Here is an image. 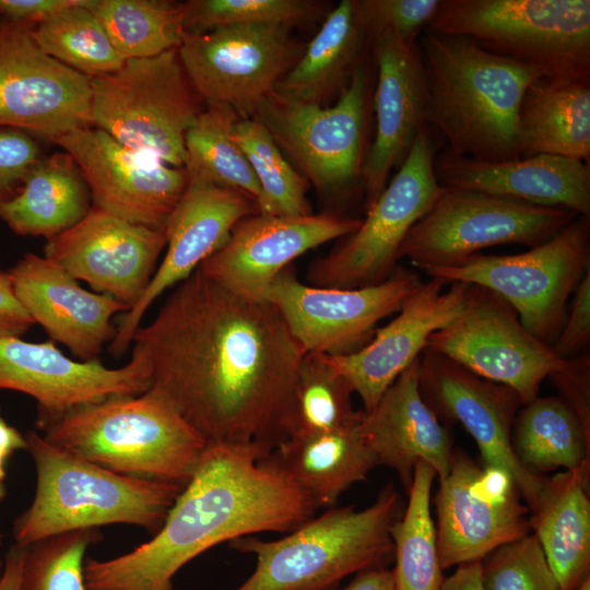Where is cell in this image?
Returning <instances> with one entry per match:
<instances>
[{"label": "cell", "mask_w": 590, "mask_h": 590, "mask_svg": "<svg viewBox=\"0 0 590 590\" xmlns=\"http://www.w3.org/2000/svg\"><path fill=\"white\" fill-rule=\"evenodd\" d=\"M132 343L150 365L149 390L208 444L263 458L286 438L305 351L271 303L238 296L197 269Z\"/></svg>", "instance_id": "1"}, {"label": "cell", "mask_w": 590, "mask_h": 590, "mask_svg": "<svg viewBox=\"0 0 590 590\" xmlns=\"http://www.w3.org/2000/svg\"><path fill=\"white\" fill-rule=\"evenodd\" d=\"M250 447L211 445L153 538L84 562L87 590H175L173 578L211 547L259 532H290L317 508Z\"/></svg>", "instance_id": "2"}, {"label": "cell", "mask_w": 590, "mask_h": 590, "mask_svg": "<svg viewBox=\"0 0 590 590\" xmlns=\"http://www.w3.org/2000/svg\"><path fill=\"white\" fill-rule=\"evenodd\" d=\"M426 90V121L450 153L482 162L521 157L518 111L542 74L493 54L465 36L424 31L417 40Z\"/></svg>", "instance_id": "3"}, {"label": "cell", "mask_w": 590, "mask_h": 590, "mask_svg": "<svg viewBox=\"0 0 590 590\" xmlns=\"http://www.w3.org/2000/svg\"><path fill=\"white\" fill-rule=\"evenodd\" d=\"M36 469L31 505L14 520V544L27 547L62 532L133 524L155 534L184 487L115 473L26 435Z\"/></svg>", "instance_id": "4"}, {"label": "cell", "mask_w": 590, "mask_h": 590, "mask_svg": "<svg viewBox=\"0 0 590 590\" xmlns=\"http://www.w3.org/2000/svg\"><path fill=\"white\" fill-rule=\"evenodd\" d=\"M403 510L389 484L370 506L331 507L284 538H237L229 546L253 554L257 563L235 590H335L350 575L387 567L393 559L390 530Z\"/></svg>", "instance_id": "5"}, {"label": "cell", "mask_w": 590, "mask_h": 590, "mask_svg": "<svg viewBox=\"0 0 590 590\" xmlns=\"http://www.w3.org/2000/svg\"><path fill=\"white\" fill-rule=\"evenodd\" d=\"M51 445L115 473L185 487L206 440L151 390L80 406L40 428Z\"/></svg>", "instance_id": "6"}, {"label": "cell", "mask_w": 590, "mask_h": 590, "mask_svg": "<svg viewBox=\"0 0 590 590\" xmlns=\"http://www.w3.org/2000/svg\"><path fill=\"white\" fill-rule=\"evenodd\" d=\"M427 30L472 38L545 78L590 81L589 0H440Z\"/></svg>", "instance_id": "7"}, {"label": "cell", "mask_w": 590, "mask_h": 590, "mask_svg": "<svg viewBox=\"0 0 590 590\" xmlns=\"http://www.w3.org/2000/svg\"><path fill=\"white\" fill-rule=\"evenodd\" d=\"M178 48L91 78V126L126 148L185 167V135L203 109Z\"/></svg>", "instance_id": "8"}, {"label": "cell", "mask_w": 590, "mask_h": 590, "mask_svg": "<svg viewBox=\"0 0 590 590\" xmlns=\"http://www.w3.org/2000/svg\"><path fill=\"white\" fill-rule=\"evenodd\" d=\"M590 270V217L579 215L552 238L516 255L475 253L427 270L447 284L484 287L508 303L523 327L552 346L567 316V303Z\"/></svg>", "instance_id": "9"}, {"label": "cell", "mask_w": 590, "mask_h": 590, "mask_svg": "<svg viewBox=\"0 0 590 590\" xmlns=\"http://www.w3.org/2000/svg\"><path fill=\"white\" fill-rule=\"evenodd\" d=\"M437 138L429 126L421 129L406 158L366 210L356 231L311 262L306 274L310 285L361 288L377 285L393 273L409 232L444 190L434 172L440 146Z\"/></svg>", "instance_id": "10"}, {"label": "cell", "mask_w": 590, "mask_h": 590, "mask_svg": "<svg viewBox=\"0 0 590 590\" xmlns=\"http://www.w3.org/2000/svg\"><path fill=\"white\" fill-rule=\"evenodd\" d=\"M579 216L571 210L483 192L445 189L413 225L400 249L416 268L457 264L497 245L530 248L552 238Z\"/></svg>", "instance_id": "11"}, {"label": "cell", "mask_w": 590, "mask_h": 590, "mask_svg": "<svg viewBox=\"0 0 590 590\" xmlns=\"http://www.w3.org/2000/svg\"><path fill=\"white\" fill-rule=\"evenodd\" d=\"M367 60L332 106L292 99L273 91L250 116L261 122L276 145L319 191L361 181L371 76Z\"/></svg>", "instance_id": "12"}, {"label": "cell", "mask_w": 590, "mask_h": 590, "mask_svg": "<svg viewBox=\"0 0 590 590\" xmlns=\"http://www.w3.org/2000/svg\"><path fill=\"white\" fill-rule=\"evenodd\" d=\"M291 30L246 24L186 33L178 55L204 105H225L250 117L304 51Z\"/></svg>", "instance_id": "13"}, {"label": "cell", "mask_w": 590, "mask_h": 590, "mask_svg": "<svg viewBox=\"0 0 590 590\" xmlns=\"http://www.w3.org/2000/svg\"><path fill=\"white\" fill-rule=\"evenodd\" d=\"M425 350L510 388L522 404L538 397L542 382L565 365L523 327L508 303L475 285L458 316L429 337Z\"/></svg>", "instance_id": "14"}, {"label": "cell", "mask_w": 590, "mask_h": 590, "mask_svg": "<svg viewBox=\"0 0 590 590\" xmlns=\"http://www.w3.org/2000/svg\"><path fill=\"white\" fill-rule=\"evenodd\" d=\"M422 283L414 271L397 268L377 285L319 287L302 283L286 268L266 300L279 310L305 353L343 356L365 346L379 321L398 312Z\"/></svg>", "instance_id": "15"}, {"label": "cell", "mask_w": 590, "mask_h": 590, "mask_svg": "<svg viewBox=\"0 0 590 590\" xmlns=\"http://www.w3.org/2000/svg\"><path fill=\"white\" fill-rule=\"evenodd\" d=\"M438 482L435 528L442 570L481 560L531 532L530 510L506 471L453 450L449 470Z\"/></svg>", "instance_id": "16"}, {"label": "cell", "mask_w": 590, "mask_h": 590, "mask_svg": "<svg viewBox=\"0 0 590 590\" xmlns=\"http://www.w3.org/2000/svg\"><path fill=\"white\" fill-rule=\"evenodd\" d=\"M32 26L0 21V128L51 141L91 126V78L45 54Z\"/></svg>", "instance_id": "17"}, {"label": "cell", "mask_w": 590, "mask_h": 590, "mask_svg": "<svg viewBox=\"0 0 590 590\" xmlns=\"http://www.w3.org/2000/svg\"><path fill=\"white\" fill-rule=\"evenodd\" d=\"M420 391L437 414L460 423L474 439L483 464L506 471L532 512L547 477L535 475L518 461L511 429L522 405L510 388L486 380L456 362L424 350L418 358Z\"/></svg>", "instance_id": "18"}, {"label": "cell", "mask_w": 590, "mask_h": 590, "mask_svg": "<svg viewBox=\"0 0 590 590\" xmlns=\"http://www.w3.org/2000/svg\"><path fill=\"white\" fill-rule=\"evenodd\" d=\"M150 387V365L137 350L132 349L126 365L108 368L98 359L74 361L51 341L34 343L20 337H0V389L35 399L39 429L80 406L139 396Z\"/></svg>", "instance_id": "19"}, {"label": "cell", "mask_w": 590, "mask_h": 590, "mask_svg": "<svg viewBox=\"0 0 590 590\" xmlns=\"http://www.w3.org/2000/svg\"><path fill=\"white\" fill-rule=\"evenodd\" d=\"M50 142L72 156L93 205L134 224L164 229L189 182L185 167L132 151L92 126Z\"/></svg>", "instance_id": "20"}, {"label": "cell", "mask_w": 590, "mask_h": 590, "mask_svg": "<svg viewBox=\"0 0 590 590\" xmlns=\"http://www.w3.org/2000/svg\"><path fill=\"white\" fill-rule=\"evenodd\" d=\"M259 213L247 194L215 184L189 179L164 232L166 252L139 300L125 312L108 351L120 357L149 307L169 287L190 276L200 264L220 250L243 219Z\"/></svg>", "instance_id": "21"}, {"label": "cell", "mask_w": 590, "mask_h": 590, "mask_svg": "<svg viewBox=\"0 0 590 590\" xmlns=\"http://www.w3.org/2000/svg\"><path fill=\"white\" fill-rule=\"evenodd\" d=\"M165 247L164 229L128 222L92 204L75 225L47 239L44 249L45 257L73 279L131 308Z\"/></svg>", "instance_id": "22"}, {"label": "cell", "mask_w": 590, "mask_h": 590, "mask_svg": "<svg viewBox=\"0 0 590 590\" xmlns=\"http://www.w3.org/2000/svg\"><path fill=\"white\" fill-rule=\"evenodd\" d=\"M359 219L330 213L274 216L256 213L239 221L226 244L198 268L244 298L266 300L274 279L303 253L345 237Z\"/></svg>", "instance_id": "23"}, {"label": "cell", "mask_w": 590, "mask_h": 590, "mask_svg": "<svg viewBox=\"0 0 590 590\" xmlns=\"http://www.w3.org/2000/svg\"><path fill=\"white\" fill-rule=\"evenodd\" d=\"M370 48L377 68L376 123L362 170L366 210L386 188L391 170L402 165L421 129L427 126V90L417 42L384 32L371 38Z\"/></svg>", "instance_id": "24"}, {"label": "cell", "mask_w": 590, "mask_h": 590, "mask_svg": "<svg viewBox=\"0 0 590 590\" xmlns=\"http://www.w3.org/2000/svg\"><path fill=\"white\" fill-rule=\"evenodd\" d=\"M470 287V284H447L439 278H430L390 322L376 330L365 346L349 355H327L361 398L363 411L371 410L394 380L421 356L429 337L458 316Z\"/></svg>", "instance_id": "25"}, {"label": "cell", "mask_w": 590, "mask_h": 590, "mask_svg": "<svg viewBox=\"0 0 590 590\" xmlns=\"http://www.w3.org/2000/svg\"><path fill=\"white\" fill-rule=\"evenodd\" d=\"M14 292L33 319L83 362L96 359L117 332L111 318L130 307L82 288L47 257L26 253L9 271Z\"/></svg>", "instance_id": "26"}, {"label": "cell", "mask_w": 590, "mask_h": 590, "mask_svg": "<svg viewBox=\"0 0 590 590\" xmlns=\"http://www.w3.org/2000/svg\"><path fill=\"white\" fill-rule=\"evenodd\" d=\"M434 172L445 189L565 208L590 217L589 163L547 154L482 162L444 149L435 156Z\"/></svg>", "instance_id": "27"}, {"label": "cell", "mask_w": 590, "mask_h": 590, "mask_svg": "<svg viewBox=\"0 0 590 590\" xmlns=\"http://www.w3.org/2000/svg\"><path fill=\"white\" fill-rule=\"evenodd\" d=\"M418 358L361 415L377 464L396 471L406 493L418 462L430 465L439 480L447 474L453 452L449 429L420 391Z\"/></svg>", "instance_id": "28"}, {"label": "cell", "mask_w": 590, "mask_h": 590, "mask_svg": "<svg viewBox=\"0 0 590 590\" xmlns=\"http://www.w3.org/2000/svg\"><path fill=\"white\" fill-rule=\"evenodd\" d=\"M361 415L342 428L287 437L261 460L295 484L317 509L334 507L345 491L378 467Z\"/></svg>", "instance_id": "29"}, {"label": "cell", "mask_w": 590, "mask_h": 590, "mask_svg": "<svg viewBox=\"0 0 590 590\" xmlns=\"http://www.w3.org/2000/svg\"><path fill=\"white\" fill-rule=\"evenodd\" d=\"M589 467L547 477L531 512V532L562 590H575L590 577Z\"/></svg>", "instance_id": "30"}, {"label": "cell", "mask_w": 590, "mask_h": 590, "mask_svg": "<svg viewBox=\"0 0 590 590\" xmlns=\"http://www.w3.org/2000/svg\"><path fill=\"white\" fill-rule=\"evenodd\" d=\"M370 38L355 0H342L329 13L302 56L275 86L282 96L323 105L342 94L367 60Z\"/></svg>", "instance_id": "31"}, {"label": "cell", "mask_w": 590, "mask_h": 590, "mask_svg": "<svg viewBox=\"0 0 590 590\" xmlns=\"http://www.w3.org/2000/svg\"><path fill=\"white\" fill-rule=\"evenodd\" d=\"M521 157L536 154L590 161V81L540 76L518 111Z\"/></svg>", "instance_id": "32"}, {"label": "cell", "mask_w": 590, "mask_h": 590, "mask_svg": "<svg viewBox=\"0 0 590 590\" xmlns=\"http://www.w3.org/2000/svg\"><path fill=\"white\" fill-rule=\"evenodd\" d=\"M91 206L79 166L62 151L32 167L20 192L0 206V217L15 234L50 239L81 221Z\"/></svg>", "instance_id": "33"}, {"label": "cell", "mask_w": 590, "mask_h": 590, "mask_svg": "<svg viewBox=\"0 0 590 590\" xmlns=\"http://www.w3.org/2000/svg\"><path fill=\"white\" fill-rule=\"evenodd\" d=\"M590 429L560 397H535L522 404L511 429L520 464L535 475L589 467Z\"/></svg>", "instance_id": "34"}, {"label": "cell", "mask_w": 590, "mask_h": 590, "mask_svg": "<svg viewBox=\"0 0 590 590\" xmlns=\"http://www.w3.org/2000/svg\"><path fill=\"white\" fill-rule=\"evenodd\" d=\"M436 476L427 463L416 464L408 505L391 527L396 590H439L444 580L430 514V492Z\"/></svg>", "instance_id": "35"}, {"label": "cell", "mask_w": 590, "mask_h": 590, "mask_svg": "<svg viewBox=\"0 0 590 590\" xmlns=\"http://www.w3.org/2000/svg\"><path fill=\"white\" fill-rule=\"evenodd\" d=\"M239 118L228 106L205 104L185 135V169L188 179L234 189L257 201L258 181L233 138V127Z\"/></svg>", "instance_id": "36"}, {"label": "cell", "mask_w": 590, "mask_h": 590, "mask_svg": "<svg viewBox=\"0 0 590 590\" xmlns=\"http://www.w3.org/2000/svg\"><path fill=\"white\" fill-rule=\"evenodd\" d=\"M123 60L178 48L186 34L184 2L169 0H87Z\"/></svg>", "instance_id": "37"}, {"label": "cell", "mask_w": 590, "mask_h": 590, "mask_svg": "<svg viewBox=\"0 0 590 590\" xmlns=\"http://www.w3.org/2000/svg\"><path fill=\"white\" fill-rule=\"evenodd\" d=\"M86 3L87 0H78L44 22L33 25L31 35L45 54L93 78L118 70L125 60Z\"/></svg>", "instance_id": "38"}, {"label": "cell", "mask_w": 590, "mask_h": 590, "mask_svg": "<svg viewBox=\"0 0 590 590\" xmlns=\"http://www.w3.org/2000/svg\"><path fill=\"white\" fill-rule=\"evenodd\" d=\"M233 138L246 155L259 185L258 212L274 216L311 214L308 180L295 170L266 129L251 117H240Z\"/></svg>", "instance_id": "39"}, {"label": "cell", "mask_w": 590, "mask_h": 590, "mask_svg": "<svg viewBox=\"0 0 590 590\" xmlns=\"http://www.w3.org/2000/svg\"><path fill=\"white\" fill-rule=\"evenodd\" d=\"M353 393L349 381L327 355L305 353L293 393L286 438L330 432L357 421L361 411L353 409Z\"/></svg>", "instance_id": "40"}, {"label": "cell", "mask_w": 590, "mask_h": 590, "mask_svg": "<svg viewBox=\"0 0 590 590\" xmlns=\"http://www.w3.org/2000/svg\"><path fill=\"white\" fill-rule=\"evenodd\" d=\"M101 539L98 529H85L47 536L28 545L19 590H87L85 553Z\"/></svg>", "instance_id": "41"}, {"label": "cell", "mask_w": 590, "mask_h": 590, "mask_svg": "<svg viewBox=\"0 0 590 590\" xmlns=\"http://www.w3.org/2000/svg\"><path fill=\"white\" fill-rule=\"evenodd\" d=\"M186 33L229 25L263 24L293 28L312 22L322 4L311 0H190L184 2Z\"/></svg>", "instance_id": "42"}, {"label": "cell", "mask_w": 590, "mask_h": 590, "mask_svg": "<svg viewBox=\"0 0 590 590\" xmlns=\"http://www.w3.org/2000/svg\"><path fill=\"white\" fill-rule=\"evenodd\" d=\"M481 577L483 590H562L532 532L484 556Z\"/></svg>", "instance_id": "43"}, {"label": "cell", "mask_w": 590, "mask_h": 590, "mask_svg": "<svg viewBox=\"0 0 590 590\" xmlns=\"http://www.w3.org/2000/svg\"><path fill=\"white\" fill-rule=\"evenodd\" d=\"M364 30L371 38L391 32L416 43L436 16L440 0H355Z\"/></svg>", "instance_id": "44"}, {"label": "cell", "mask_w": 590, "mask_h": 590, "mask_svg": "<svg viewBox=\"0 0 590 590\" xmlns=\"http://www.w3.org/2000/svg\"><path fill=\"white\" fill-rule=\"evenodd\" d=\"M42 157L37 138L19 129L0 128V206L20 192Z\"/></svg>", "instance_id": "45"}, {"label": "cell", "mask_w": 590, "mask_h": 590, "mask_svg": "<svg viewBox=\"0 0 590 590\" xmlns=\"http://www.w3.org/2000/svg\"><path fill=\"white\" fill-rule=\"evenodd\" d=\"M590 342V270H588L574 292L569 315L552 344L555 355L568 361L583 353Z\"/></svg>", "instance_id": "46"}, {"label": "cell", "mask_w": 590, "mask_h": 590, "mask_svg": "<svg viewBox=\"0 0 590 590\" xmlns=\"http://www.w3.org/2000/svg\"><path fill=\"white\" fill-rule=\"evenodd\" d=\"M562 393V399L590 429V355L583 353L565 361L562 369L548 377Z\"/></svg>", "instance_id": "47"}, {"label": "cell", "mask_w": 590, "mask_h": 590, "mask_svg": "<svg viewBox=\"0 0 590 590\" xmlns=\"http://www.w3.org/2000/svg\"><path fill=\"white\" fill-rule=\"evenodd\" d=\"M78 0H0V21L37 25Z\"/></svg>", "instance_id": "48"}, {"label": "cell", "mask_w": 590, "mask_h": 590, "mask_svg": "<svg viewBox=\"0 0 590 590\" xmlns=\"http://www.w3.org/2000/svg\"><path fill=\"white\" fill-rule=\"evenodd\" d=\"M33 324L14 292L9 272L0 271V337H20Z\"/></svg>", "instance_id": "49"}, {"label": "cell", "mask_w": 590, "mask_h": 590, "mask_svg": "<svg viewBox=\"0 0 590 590\" xmlns=\"http://www.w3.org/2000/svg\"><path fill=\"white\" fill-rule=\"evenodd\" d=\"M27 449V440L2 416L0 409V503L7 497V462L17 450Z\"/></svg>", "instance_id": "50"}, {"label": "cell", "mask_w": 590, "mask_h": 590, "mask_svg": "<svg viewBox=\"0 0 590 590\" xmlns=\"http://www.w3.org/2000/svg\"><path fill=\"white\" fill-rule=\"evenodd\" d=\"M439 590H483L481 560L458 565L452 575L444 578Z\"/></svg>", "instance_id": "51"}, {"label": "cell", "mask_w": 590, "mask_h": 590, "mask_svg": "<svg viewBox=\"0 0 590 590\" xmlns=\"http://www.w3.org/2000/svg\"><path fill=\"white\" fill-rule=\"evenodd\" d=\"M335 590H396V586L392 570L378 567L356 574L346 587Z\"/></svg>", "instance_id": "52"}, {"label": "cell", "mask_w": 590, "mask_h": 590, "mask_svg": "<svg viewBox=\"0 0 590 590\" xmlns=\"http://www.w3.org/2000/svg\"><path fill=\"white\" fill-rule=\"evenodd\" d=\"M26 548L13 544L5 553L3 569L0 576V590H19Z\"/></svg>", "instance_id": "53"}, {"label": "cell", "mask_w": 590, "mask_h": 590, "mask_svg": "<svg viewBox=\"0 0 590 590\" xmlns=\"http://www.w3.org/2000/svg\"><path fill=\"white\" fill-rule=\"evenodd\" d=\"M575 590H590V577L587 578L577 589Z\"/></svg>", "instance_id": "54"}, {"label": "cell", "mask_w": 590, "mask_h": 590, "mask_svg": "<svg viewBox=\"0 0 590 590\" xmlns=\"http://www.w3.org/2000/svg\"><path fill=\"white\" fill-rule=\"evenodd\" d=\"M1 550H2V534L0 532V576H1V573L3 569V563H4V558H2Z\"/></svg>", "instance_id": "55"}]
</instances>
